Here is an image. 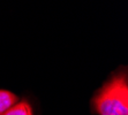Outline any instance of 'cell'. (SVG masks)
Returning <instances> with one entry per match:
<instances>
[{
	"label": "cell",
	"instance_id": "1",
	"mask_svg": "<svg viewBox=\"0 0 128 115\" xmlns=\"http://www.w3.org/2000/svg\"><path fill=\"white\" fill-rule=\"evenodd\" d=\"M95 112L99 115H128V80L119 73L97 92L92 99Z\"/></svg>",
	"mask_w": 128,
	"mask_h": 115
},
{
	"label": "cell",
	"instance_id": "2",
	"mask_svg": "<svg viewBox=\"0 0 128 115\" xmlns=\"http://www.w3.org/2000/svg\"><path fill=\"white\" fill-rule=\"evenodd\" d=\"M18 98L7 90H0V115H4L10 107L18 103Z\"/></svg>",
	"mask_w": 128,
	"mask_h": 115
},
{
	"label": "cell",
	"instance_id": "3",
	"mask_svg": "<svg viewBox=\"0 0 128 115\" xmlns=\"http://www.w3.org/2000/svg\"><path fill=\"white\" fill-rule=\"evenodd\" d=\"M4 115H32V109L27 101H21L10 107Z\"/></svg>",
	"mask_w": 128,
	"mask_h": 115
}]
</instances>
